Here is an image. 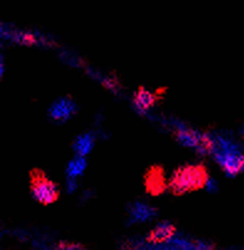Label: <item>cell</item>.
Returning a JSON list of instances; mask_svg holds the SVG:
<instances>
[{"label":"cell","mask_w":244,"mask_h":250,"mask_svg":"<svg viewBox=\"0 0 244 250\" xmlns=\"http://www.w3.org/2000/svg\"><path fill=\"white\" fill-rule=\"evenodd\" d=\"M208 182H210V175L206 166L202 164H197V165L187 164L174 171L169 181V189L171 193L181 196V194L203 188L207 186Z\"/></svg>","instance_id":"cell-1"},{"label":"cell","mask_w":244,"mask_h":250,"mask_svg":"<svg viewBox=\"0 0 244 250\" xmlns=\"http://www.w3.org/2000/svg\"><path fill=\"white\" fill-rule=\"evenodd\" d=\"M215 159L228 176H236L244 168V155L233 141L224 136H215Z\"/></svg>","instance_id":"cell-2"},{"label":"cell","mask_w":244,"mask_h":250,"mask_svg":"<svg viewBox=\"0 0 244 250\" xmlns=\"http://www.w3.org/2000/svg\"><path fill=\"white\" fill-rule=\"evenodd\" d=\"M30 192L32 198L41 205H51L60 197L57 184L50 180L40 168L30 171Z\"/></svg>","instance_id":"cell-3"},{"label":"cell","mask_w":244,"mask_h":250,"mask_svg":"<svg viewBox=\"0 0 244 250\" xmlns=\"http://www.w3.org/2000/svg\"><path fill=\"white\" fill-rule=\"evenodd\" d=\"M174 134L181 144L195 147L201 154L213 152V149H215V136L208 135L206 133H200L186 125L176 124Z\"/></svg>","instance_id":"cell-4"},{"label":"cell","mask_w":244,"mask_h":250,"mask_svg":"<svg viewBox=\"0 0 244 250\" xmlns=\"http://www.w3.org/2000/svg\"><path fill=\"white\" fill-rule=\"evenodd\" d=\"M77 112V105L71 97H62L52 103L48 109V117L55 123H64Z\"/></svg>","instance_id":"cell-5"},{"label":"cell","mask_w":244,"mask_h":250,"mask_svg":"<svg viewBox=\"0 0 244 250\" xmlns=\"http://www.w3.org/2000/svg\"><path fill=\"white\" fill-rule=\"evenodd\" d=\"M144 184H145V189L149 194L157 196V194L165 192V189L169 187L165 180V173L161 166H152L145 173L144 177Z\"/></svg>","instance_id":"cell-6"},{"label":"cell","mask_w":244,"mask_h":250,"mask_svg":"<svg viewBox=\"0 0 244 250\" xmlns=\"http://www.w3.org/2000/svg\"><path fill=\"white\" fill-rule=\"evenodd\" d=\"M162 89L157 92H150L146 88L139 87L133 94V103L136 109L141 113L148 112L150 108L155 105L159 101H161L162 96L160 93Z\"/></svg>","instance_id":"cell-7"},{"label":"cell","mask_w":244,"mask_h":250,"mask_svg":"<svg viewBox=\"0 0 244 250\" xmlns=\"http://www.w3.org/2000/svg\"><path fill=\"white\" fill-rule=\"evenodd\" d=\"M176 234V228L173 223L170 222H161V223L156 224L154 228L152 229V231L149 233L148 238H146V242L149 244H164V243L169 242V240L173 239Z\"/></svg>","instance_id":"cell-8"},{"label":"cell","mask_w":244,"mask_h":250,"mask_svg":"<svg viewBox=\"0 0 244 250\" xmlns=\"http://www.w3.org/2000/svg\"><path fill=\"white\" fill-rule=\"evenodd\" d=\"M128 216H129V219H128L129 223L146 222L156 216V209L146 203L136 201V202L130 203L128 207Z\"/></svg>","instance_id":"cell-9"},{"label":"cell","mask_w":244,"mask_h":250,"mask_svg":"<svg viewBox=\"0 0 244 250\" xmlns=\"http://www.w3.org/2000/svg\"><path fill=\"white\" fill-rule=\"evenodd\" d=\"M93 146H94V135L90 133H85L78 135L74 139L73 144H72V149H73L74 154L78 156H86L92 151Z\"/></svg>","instance_id":"cell-10"},{"label":"cell","mask_w":244,"mask_h":250,"mask_svg":"<svg viewBox=\"0 0 244 250\" xmlns=\"http://www.w3.org/2000/svg\"><path fill=\"white\" fill-rule=\"evenodd\" d=\"M86 167H87V160L86 156H76L71 160L67 165L66 173L68 176V178H77L78 176L83 175Z\"/></svg>","instance_id":"cell-11"},{"label":"cell","mask_w":244,"mask_h":250,"mask_svg":"<svg viewBox=\"0 0 244 250\" xmlns=\"http://www.w3.org/2000/svg\"><path fill=\"white\" fill-rule=\"evenodd\" d=\"M56 250H87L82 244L69 242H60Z\"/></svg>","instance_id":"cell-12"},{"label":"cell","mask_w":244,"mask_h":250,"mask_svg":"<svg viewBox=\"0 0 244 250\" xmlns=\"http://www.w3.org/2000/svg\"><path fill=\"white\" fill-rule=\"evenodd\" d=\"M194 248L195 250H213L212 244H210V243L200 242V240L194 242Z\"/></svg>","instance_id":"cell-13"}]
</instances>
